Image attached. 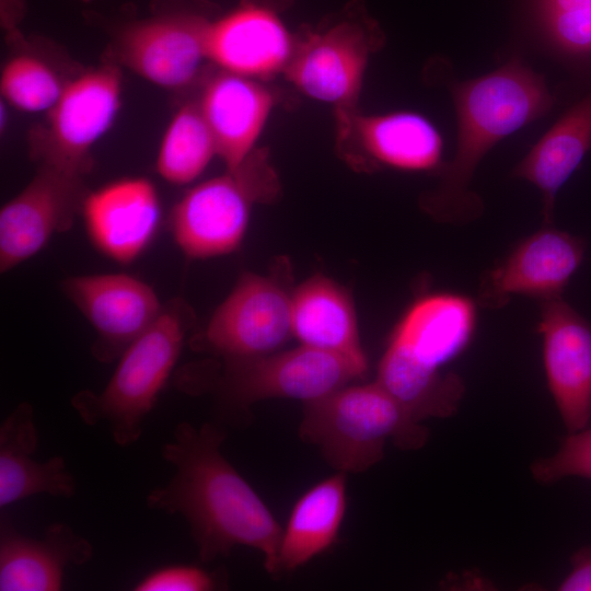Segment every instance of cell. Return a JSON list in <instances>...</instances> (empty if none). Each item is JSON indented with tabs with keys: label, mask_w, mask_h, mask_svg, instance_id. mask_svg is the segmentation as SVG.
<instances>
[{
	"label": "cell",
	"mask_w": 591,
	"mask_h": 591,
	"mask_svg": "<svg viewBox=\"0 0 591 591\" xmlns=\"http://www.w3.org/2000/svg\"><path fill=\"white\" fill-rule=\"evenodd\" d=\"M383 35L366 14H347L296 37L283 74L300 92L337 109L356 108L372 53Z\"/></svg>",
	"instance_id": "cell-8"
},
{
	"label": "cell",
	"mask_w": 591,
	"mask_h": 591,
	"mask_svg": "<svg viewBox=\"0 0 591 591\" xmlns=\"http://www.w3.org/2000/svg\"><path fill=\"white\" fill-rule=\"evenodd\" d=\"M224 430L182 421L161 456L175 474L146 499L152 510L181 514L188 523L199 558L211 561L236 546L259 551L269 573H277L282 528L255 489L221 453Z\"/></svg>",
	"instance_id": "cell-1"
},
{
	"label": "cell",
	"mask_w": 591,
	"mask_h": 591,
	"mask_svg": "<svg viewBox=\"0 0 591 591\" xmlns=\"http://www.w3.org/2000/svg\"><path fill=\"white\" fill-rule=\"evenodd\" d=\"M83 1H90V0H83Z\"/></svg>",
	"instance_id": "cell-31"
},
{
	"label": "cell",
	"mask_w": 591,
	"mask_h": 591,
	"mask_svg": "<svg viewBox=\"0 0 591 591\" xmlns=\"http://www.w3.org/2000/svg\"><path fill=\"white\" fill-rule=\"evenodd\" d=\"M66 83L46 61L23 54L5 63L0 88L4 99L20 111L38 113L51 109Z\"/></svg>",
	"instance_id": "cell-26"
},
{
	"label": "cell",
	"mask_w": 591,
	"mask_h": 591,
	"mask_svg": "<svg viewBox=\"0 0 591 591\" xmlns=\"http://www.w3.org/2000/svg\"><path fill=\"white\" fill-rule=\"evenodd\" d=\"M211 20L196 11L160 13L128 25L117 39L123 65L161 88L177 90L196 80L207 59Z\"/></svg>",
	"instance_id": "cell-13"
},
{
	"label": "cell",
	"mask_w": 591,
	"mask_h": 591,
	"mask_svg": "<svg viewBox=\"0 0 591 591\" xmlns=\"http://www.w3.org/2000/svg\"><path fill=\"white\" fill-rule=\"evenodd\" d=\"M450 91L457 124L455 151L421 207L439 222L462 225L483 212L482 199L470 188L483 158L501 139L545 116L554 99L544 77L518 56L491 72L452 83Z\"/></svg>",
	"instance_id": "cell-2"
},
{
	"label": "cell",
	"mask_w": 591,
	"mask_h": 591,
	"mask_svg": "<svg viewBox=\"0 0 591 591\" xmlns=\"http://www.w3.org/2000/svg\"><path fill=\"white\" fill-rule=\"evenodd\" d=\"M218 587L213 572L195 566H169L152 571L134 588L136 591H209Z\"/></svg>",
	"instance_id": "cell-29"
},
{
	"label": "cell",
	"mask_w": 591,
	"mask_h": 591,
	"mask_svg": "<svg viewBox=\"0 0 591 591\" xmlns=\"http://www.w3.org/2000/svg\"><path fill=\"white\" fill-rule=\"evenodd\" d=\"M571 570L558 584L560 591H591V545L571 556Z\"/></svg>",
	"instance_id": "cell-30"
},
{
	"label": "cell",
	"mask_w": 591,
	"mask_h": 591,
	"mask_svg": "<svg viewBox=\"0 0 591 591\" xmlns=\"http://www.w3.org/2000/svg\"><path fill=\"white\" fill-rule=\"evenodd\" d=\"M335 116L337 148L358 167L428 172L443 165L441 134L419 113L361 114L352 108L337 109Z\"/></svg>",
	"instance_id": "cell-11"
},
{
	"label": "cell",
	"mask_w": 591,
	"mask_h": 591,
	"mask_svg": "<svg viewBox=\"0 0 591 591\" xmlns=\"http://www.w3.org/2000/svg\"><path fill=\"white\" fill-rule=\"evenodd\" d=\"M291 326L301 345L368 364L354 302L347 290L331 278L315 275L293 290Z\"/></svg>",
	"instance_id": "cell-23"
},
{
	"label": "cell",
	"mask_w": 591,
	"mask_h": 591,
	"mask_svg": "<svg viewBox=\"0 0 591 591\" xmlns=\"http://www.w3.org/2000/svg\"><path fill=\"white\" fill-rule=\"evenodd\" d=\"M279 181L268 154L255 150L239 167L189 189L175 205L171 231L192 258L233 252L245 234L251 209L279 194Z\"/></svg>",
	"instance_id": "cell-7"
},
{
	"label": "cell",
	"mask_w": 591,
	"mask_h": 591,
	"mask_svg": "<svg viewBox=\"0 0 591 591\" xmlns=\"http://www.w3.org/2000/svg\"><path fill=\"white\" fill-rule=\"evenodd\" d=\"M428 429L376 381L345 385L304 404L302 441L316 447L336 472L358 474L379 463L392 440L403 450L425 445Z\"/></svg>",
	"instance_id": "cell-4"
},
{
	"label": "cell",
	"mask_w": 591,
	"mask_h": 591,
	"mask_svg": "<svg viewBox=\"0 0 591 591\" xmlns=\"http://www.w3.org/2000/svg\"><path fill=\"white\" fill-rule=\"evenodd\" d=\"M93 546L65 523L49 525L39 540L24 536L2 517L0 526V590L58 591L65 568L83 565Z\"/></svg>",
	"instance_id": "cell-20"
},
{
	"label": "cell",
	"mask_w": 591,
	"mask_h": 591,
	"mask_svg": "<svg viewBox=\"0 0 591 591\" xmlns=\"http://www.w3.org/2000/svg\"><path fill=\"white\" fill-rule=\"evenodd\" d=\"M476 306L468 297L438 292L417 299L394 328L376 382L417 421L447 418L459 408L463 380L442 369L470 345Z\"/></svg>",
	"instance_id": "cell-3"
},
{
	"label": "cell",
	"mask_w": 591,
	"mask_h": 591,
	"mask_svg": "<svg viewBox=\"0 0 591 591\" xmlns=\"http://www.w3.org/2000/svg\"><path fill=\"white\" fill-rule=\"evenodd\" d=\"M591 150V92L570 107L515 165L512 175L542 197L543 225L553 224L556 196Z\"/></svg>",
	"instance_id": "cell-22"
},
{
	"label": "cell",
	"mask_w": 591,
	"mask_h": 591,
	"mask_svg": "<svg viewBox=\"0 0 591 591\" xmlns=\"http://www.w3.org/2000/svg\"><path fill=\"white\" fill-rule=\"evenodd\" d=\"M368 364L334 352L300 345L280 352L223 358L219 371L184 367L176 385L188 394L206 387L230 408L247 409L267 398L318 399L362 376Z\"/></svg>",
	"instance_id": "cell-6"
},
{
	"label": "cell",
	"mask_w": 591,
	"mask_h": 591,
	"mask_svg": "<svg viewBox=\"0 0 591 591\" xmlns=\"http://www.w3.org/2000/svg\"><path fill=\"white\" fill-rule=\"evenodd\" d=\"M540 30L558 55L591 60V0H536Z\"/></svg>",
	"instance_id": "cell-27"
},
{
	"label": "cell",
	"mask_w": 591,
	"mask_h": 591,
	"mask_svg": "<svg viewBox=\"0 0 591 591\" xmlns=\"http://www.w3.org/2000/svg\"><path fill=\"white\" fill-rule=\"evenodd\" d=\"M121 101V76L104 65L76 76L49 112L32 141L39 164L84 176L91 169V151L111 128Z\"/></svg>",
	"instance_id": "cell-9"
},
{
	"label": "cell",
	"mask_w": 591,
	"mask_h": 591,
	"mask_svg": "<svg viewBox=\"0 0 591 591\" xmlns=\"http://www.w3.org/2000/svg\"><path fill=\"white\" fill-rule=\"evenodd\" d=\"M61 289L96 331L92 354L101 362L119 357L163 306L149 285L127 274L69 277Z\"/></svg>",
	"instance_id": "cell-15"
},
{
	"label": "cell",
	"mask_w": 591,
	"mask_h": 591,
	"mask_svg": "<svg viewBox=\"0 0 591 591\" xmlns=\"http://www.w3.org/2000/svg\"><path fill=\"white\" fill-rule=\"evenodd\" d=\"M227 170L256 149L276 99L260 80L221 70L205 83L197 102Z\"/></svg>",
	"instance_id": "cell-19"
},
{
	"label": "cell",
	"mask_w": 591,
	"mask_h": 591,
	"mask_svg": "<svg viewBox=\"0 0 591 591\" xmlns=\"http://www.w3.org/2000/svg\"><path fill=\"white\" fill-rule=\"evenodd\" d=\"M85 196L82 175L39 164L33 179L1 208V273L37 254L53 235L69 230Z\"/></svg>",
	"instance_id": "cell-12"
},
{
	"label": "cell",
	"mask_w": 591,
	"mask_h": 591,
	"mask_svg": "<svg viewBox=\"0 0 591 591\" xmlns=\"http://www.w3.org/2000/svg\"><path fill=\"white\" fill-rule=\"evenodd\" d=\"M535 480L552 484L568 476L591 479V428L569 433L558 451L531 465Z\"/></svg>",
	"instance_id": "cell-28"
},
{
	"label": "cell",
	"mask_w": 591,
	"mask_h": 591,
	"mask_svg": "<svg viewBox=\"0 0 591 591\" xmlns=\"http://www.w3.org/2000/svg\"><path fill=\"white\" fill-rule=\"evenodd\" d=\"M584 241L551 225L521 240L482 279L478 302L490 309L508 303L513 296L541 301L561 297L581 265Z\"/></svg>",
	"instance_id": "cell-14"
},
{
	"label": "cell",
	"mask_w": 591,
	"mask_h": 591,
	"mask_svg": "<svg viewBox=\"0 0 591 591\" xmlns=\"http://www.w3.org/2000/svg\"><path fill=\"white\" fill-rule=\"evenodd\" d=\"M38 445L34 410L19 404L0 427V508L37 494L71 498L76 480L62 456L33 459Z\"/></svg>",
	"instance_id": "cell-21"
},
{
	"label": "cell",
	"mask_w": 591,
	"mask_h": 591,
	"mask_svg": "<svg viewBox=\"0 0 591 591\" xmlns=\"http://www.w3.org/2000/svg\"><path fill=\"white\" fill-rule=\"evenodd\" d=\"M81 212L93 244L120 264L143 252L161 216L154 185L141 177L119 179L86 194Z\"/></svg>",
	"instance_id": "cell-18"
},
{
	"label": "cell",
	"mask_w": 591,
	"mask_h": 591,
	"mask_svg": "<svg viewBox=\"0 0 591 591\" xmlns=\"http://www.w3.org/2000/svg\"><path fill=\"white\" fill-rule=\"evenodd\" d=\"M291 297L276 276L245 273L192 345L222 358L271 354L292 335Z\"/></svg>",
	"instance_id": "cell-10"
},
{
	"label": "cell",
	"mask_w": 591,
	"mask_h": 591,
	"mask_svg": "<svg viewBox=\"0 0 591 591\" xmlns=\"http://www.w3.org/2000/svg\"><path fill=\"white\" fill-rule=\"evenodd\" d=\"M192 325L193 312L183 300L163 304L153 323L119 356L106 386L100 393L84 390L72 397L81 420L89 426L105 422L119 447L138 441Z\"/></svg>",
	"instance_id": "cell-5"
},
{
	"label": "cell",
	"mask_w": 591,
	"mask_h": 591,
	"mask_svg": "<svg viewBox=\"0 0 591 591\" xmlns=\"http://www.w3.org/2000/svg\"><path fill=\"white\" fill-rule=\"evenodd\" d=\"M217 147L198 103L181 107L162 138L157 170L169 183L184 185L196 179L207 167Z\"/></svg>",
	"instance_id": "cell-25"
},
{
	"label": "cell",
	"mask_w": 591,
	"mask_h": 591,
	"mask_svg": "<svg viewBox=\"0 0 591 591\" xmlns=\"http://www.w3.org/2000/svg\"><path fill=\"white\" fill-rule=\"evenodd\" d=\"M537 331L549 392L569 433L591 420V323L561 297L541 301Z\"/></svg>",
	"instance_id": "cell-16"
},
{
	"label": "cell",
	"mask_w": 591,
	"mask_h": 591,
	"mask_svg": "<svg viewBox=\"0 0 591 591\" xmlns=\"http://www.w3.org/2000/svg\"><path fill=\"white\" fill-rule=\"evenodd\" d=\"M294 43L296 37L273 8L245 0L211 21L206 53L207 59L223 71L264 80L283 73Z\"/></svg>",
	"instance_id": "cell-17"
},
{
	"label": "cell",
	"mask_w": 591,
	"mask_h": 591,
	"mask_svg": "<svg viewBox=\"0 0 591 591\" xmlns=\"http://www.w3.org/2000/svg\"><path fill=\"white\" fill-rule=\"evenodd\" d=\"M345 475L320 480L297 500L282 529L277 573L298 569L336 542L347 509Z\"/></svg>",
	"instance_id": "cell-24"
}]
</instances>
